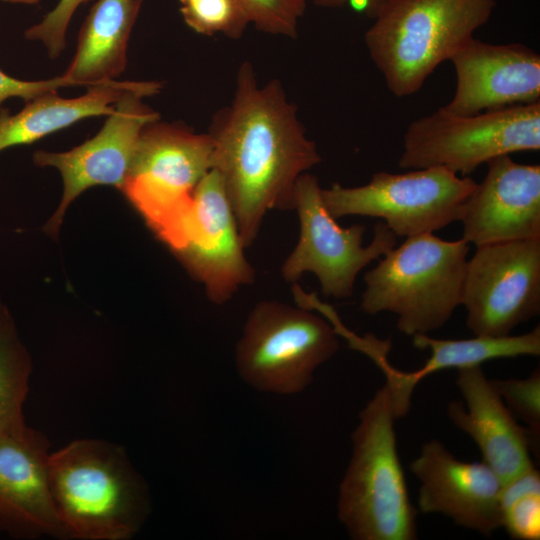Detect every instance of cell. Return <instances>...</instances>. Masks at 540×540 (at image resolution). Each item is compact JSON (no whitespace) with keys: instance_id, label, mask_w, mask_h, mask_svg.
<instances>
[{"instance_id":"obj_5","label":"cell","mask_w":540,"mask_h":540,"mask_svg":"<svg viewBox=\"0 0 540 540\" xmlns=\"http://www.w3.org/2000/svg\"><path fill=\"white\" fill-rule=\"evenodd\" d=\"M469 250L462 238L407 237L365 273L361 310L395 314L398 330L412 337L441 328L461 305Z\"/></svg>"},{"instance_id":"obj_8","label":"cell","mask_w":540,"mask_h":540,"mask_svg":"<svg viewBox=\"0 0 540 540\" xmlns=\"http://www.w3.org/2000/svg\"><path fill=\"white\" fill-rule=\"evenodd\" d=\"M209 133L160 122L141 132L122 192L169 248L193 200L195 188L212 169Z\"/></svg>"},{"instance_id":"obj_1","label":"cell","mask_w":540,"mask_h":540,"mask_svg":"<svg viewBox=\"0 0 540 540\" xmlns=\"http://www.w3.org/2000/svg\"><path fill=\"white\" fill-rule=\"evenodd\" d=\"M212 169L222 179L245 248L255 241L269 210L294 209L298 178L321 162L278 80L263 86L244 62L230 106L209 132Z\"/></svg>"},{"instance_id":"obj_30","label":"cell","mask_w":540,"mask_h":540,"mask_svg":"<svg viewBox=\"0 0 540 540\" xmlns=\"http://www.w3.org/2000/svg\"><path fill=\"white\" fill-rule=\"evenodd\" d=\"M0 1L13 3V4L35 5V4H38L41 0H0Z\"/></svg>"},{"instance_id":"obj_24","label":"cell","mask_w":540,"mask_h":540,"mask_svg":"<svg viewBox=\"0 0 540 540\" xmlns=\"http://www.w3.org/2000/svg\"><path fill=\"white\" fill-rule=\"evenodd\" d=\"M186 25L205 36L239 38L250 25L238 0H179Z\"/></svg>"},{"instance_id":"obj_12","label":"cell","mask_w":540,"mask_h":540,"mask_svg":"<svg viewBox=\"0 0 540 540\" xmlns=\"http://www.w3.org/2000/svg\"><path fill=\"white\" fill-rule=\"evenodd\" d=\"M170 249L204 286L214 304L226 303L241 286L255 280L231 202L216 170L211 169L195 188Z\"/></svg>"},{"instance_id":"obj_15","label":"cell","mask_w":540,"mask_h":540,"mask_svg":"<svg viewBox=\"0 0 540 540\" xmlns=\"http://www.w3.org/2000/svg\"><path fill=\"white\" fill-rule=\"evenodd\" d=\"M419 480L418 506L490 536L501 528L502 481L484 462L457 459L439 440L426 442L410 463Z\"/></svg>"},{"instance_id":"obj_21","label":"cell","mask_w":540,"mask_h":540,"mask_svg":"<svg viewBox=\"0 0 540 540\" xmlns=\"http://www.w3.org/2000/svg\"><path fill=\"white\" fill-rule=\"evenodd\" d=\"M151 83L112 80L88 86L85 94L74 98L59 96L57 91L47 92L26 102L16 114L1 108L0 152L36 142L82 119L107 116L125 92Z\"/></svg>"},{"instance_id":"obj_28","label":"cell","mask_w":540,"mask_h":540,"mask_svg":"<svg viewBox=\"0 0 540 540\" xmlns=\"http://www.w3.org/2000/svg\"><path fill=\"white\" fill-rule=\"evenodd\" d=\"M67 86L69 87V84L62 75L46 80L26 81L14 78L0 69V109L9 98H21L28 102L42 94Z\"/></svg>"},{"instance_id":"obj_4","label":"cell","mask_w":540,"mask_h":540,"mask_svg":"<svg viewBox=\"0 0 540 540\" xmlns=\"http://www.w3.org/2000/svg\"><path fill=\"white\" fill-rule=\"evenodd\" d=\"M393 411L384 384L359 414L337 514L355 540H414L417 510L397 452Z\"/></svg>"},{"instance_id":"obj_25","label":"cell","mask_w":540,"mask_h":540,"mask_svg":"<svg viewBox=\"0 0 540 540\" xmlns=\"http://www.w3.org/2000/svg\"><path fill=\"white\" fill-rule=\"evenodd\" d=\"M249 23L267 34L295 38L309 0H238Z\"/></svg>"},{"instance_id":"obj_6","label":"cell","mask_w":540,"mask_h":540,"mask_svg":"<svg viewBox=\"0 0 540 540\" xmlns=\"http://www.w3.org/2000/svg\"><path fill=\"white\" fill-rule=\"evenodd\" d=\"M338 336L318 312L262 300L248 314L236 344L237 372L260 392L298 394L311 384L315 370L336 354Z\"/></svg>"},{"instance_id":"obj_18","label":"cell","mask_w":540,"mask_h":540,"mask_svg":"<svg viewBox=\"0 0 540 540\" xmlns=\"http://www.w3.org/2000/svg\"><path fill=\"white\" fill-rule=\"evenodd\" d=\"M456 384L464 403L452 401L447 414L469 435L483 461L506 483L533 467L531 453L539 455L528 430L517 423L480 366L458 369Z\"/></svg>"},{"instance_id":"obj_7","label":"cell","mask_w":540,"mask_h":540,"mask_svg":"<svg viewBox=\"0 0 540 540\" xmlns=\"http://www.w3.org/2000/svg\"><path fill=\"white\" fill-rule=\"evenodd\" d=\"M540 149V102L458 115L443 106L412 121L403 136L401 169L442 167L469 176L480 165Z\"/></svg>"},{"instance_id":"obj_20","label":"cell","mask_w":540,"mask_h":540,"mask_svg":"<svg viewBox=\"0 0 540 540\" xmlns=\"http://www.w3.org/2000/svg\"><path fill=\"white\" fill-rule=\"evenodd\" d=\"M144 0H97L83 21L74 56L61 74L69 86L117 80Z\"/></svg>"},{"instance_id":"obj_22","label":"cell","mask_w":540,"mask_h":540,"mask_svg":"<svg viewBox=\"0 0 540 540\" xmlns=\"http://www.w3.org/2000/svg\"><path fill=\"white\" fill-rule=\"evenodd\" d=\"M31 359L11 315L0 302V433L24 426Z\"/></svg>"},{"instance_id":"obj_29","label":"cell","mask_w":540,"mask_h":540,"mask_svg":"<svg viewBox=\"0 0 540 540\" xmlns=\"http://www.w3.org/2000/svg\"><path fill=\"white\" fill-rule=\"evenodd\" d=\"M388 0H314V3L324 8L351 7L357 12L363 13L370 19H373L379 9Z\"/></svg>"},{"instance_id":"obj_14","label":"cell","mask_w":540,"mask_h":540,"mask_svg":"<svg viewBox=\"0 0 540 540\" xmlns=\"http://www.w3.org/2000/svg\"><path fill=\"white\" fill-rule=\"evenodd\" d=\"M455 91L443 107L454 114L540 102V55L523 43L493 44L471 38L449 60Z\"/></svg>"},{"instance_id":"obj_3","label":"cell","mask_w":540,"mask_h":540,"mask_svg":"<svg viewBox=\"0 0 540 540\" xmlns=\"http://www.w3.org/2000/svg\"><path fill=\"white\" fill-rule=\"evenodd\" d=\"M495 7V0H388L365 32V46L388 90L407 97L474 37Z\"/></svg>"},{"instance_id":"obj_23","label":"cell","mask_w":540,"mask_h":540,"mask_svg":"<svg viewBox=\"0 0 540 540\" xmlns=\"http://www.w3.org/2000/svg\"><path fill=\"white\" fill-rule=\"evenodd\" d=\"M500 511L511 538H540V474L534 466L502 485Z\"/></svg>"},{"instance_id":"obj_16","label":"cell","mask_w":540,"mask_h":540,"mask_svg":"<svg viewBox=\"0 0 540 540\" xmlns=\"http://www.w3.org/2000/svg\"><path fill=\"white\" fill-rule=\"evenodd\" d=\"M464 201L462 239L476 247L540 238V166L502 155Z\"/></svg>"},{"instance_id":"obj_11","label":"cell","mask_w":540,"mask_h":540,"mask_svg":"<svg viewBox=\"0 0 540 540\" xmlns=\"http://www.w3.org/2000/svg\"><path fill=\"white\" fill-rule=\"evenodd\" d=\"M461 305L474 336L503 337L540 312V238L476 247Z\"/></svg>"},{"instance_id":"obj_27","label":"cell","mask_w":540,"mask_h":540,"mask_svg":"<svg viewBox=\"0 0 540 540\" xmlns=\"http://www.w3.org/2000/svg\"><path fill=\"white\" fill-rule=\"evenodd\" d=\"M91 0H59L36 24L27 28L24 38L38 41L46 48L51 59L58 58L66 47L69 24L77 9Z\"/></svg>"},{"instance_id":"obj_9","label":"cell","mask_w":540,"mask_h":540,"mask_svg":"<svg viewBox=\"0 0 540 540\" xmlns=\"http://www.w3.org/2000/svg\"><path fill=\"white\" fill-rule=\"evenodd\" d=\"M469 176L442 167L406 173L376 172L367 184L322 188V200L335 218H380L396 235L433 233L459 220L462 205L476 186Z\"/></svg>"},{"instance_id":"obj_13","label":"cell","mask_w":540,"mask_h":540,"mask_svg":"<svg viewBox=\"0 0 540 540\" xmlns=\"http://www.w3.org/2000/svg\"><path fill=\"white\" fill-rule=\"evenodd\" d=\"M161 88V83L152 81L147 87L125 92L98 133L82 144L64 152L34 153L37 166L54 167L63 179L62 200L44 227L46 233L57 236L68 206L90 187L109 185L122 190L142 130L160 118L142 98L157 94Z\"/></svg>"},{"instance_id":"obj_19","label":"cell","mask_w":540,"mask_h":540,"mask_svg":"<svg viewBox=\"0 0 540 540\" xmlns=\"http://www.w3.org/2000/svg\"><path fill=\"white\" fill-rule=\"evenodd\" d=\"M413 344L419 349H428L430 356L422 367L415 371H400L391 366L387 359L390 350L381 345L374 348L369 357L382 369L396 419L407 415L411 396L416 385L425 377L445 369H462L480 366L499 358L538 356L540 354V327L522 335L503 337L475 336L469 339H437L420 334L413 336Z\"/></svg>"},{"instance_id":"obj_26","label":"cell","mask_w":540,"mask_h":540,"mask_svg":"<svg viewBox=\"0 0 540 540\" xmlns=\"http://www.w3.org/2000/svg\"><path fill=\"white\" fill-rule=\"evenodd\" d=\"M514 416L525 424L535 446L540 440V369L524 379L491 380Z\"/></svg>"},{"instance_id":"obj_17","label":"cell","mask_w":540,"mask_h":540,"mask_svg":"<svg viewBox=\"0 0 540 540\" xmlns=\"http://www.w3.org/2000/svg\"><path fill=\"white\" fill-rule=\"evenodd\" d=\"M49 447L26 424L0 433V530L10 537L68 538L51 497Z\"/></svg>"},{"instance_id":"obj_2","label":"cell","mask_w":540,"mask_h":540,"mask_svg":"<svg viewBox=\"0 0 540 540\" xmlns=\"http://www.w3.org/2000/svg\"><path fill=\"white\" fill-rule=\"evenodd\" d=\"M49 485L68 538L127 540L150 512L149 490L125 450L79 439L50 453Z\"/></svg>"},{"instance_id":"obj_10","label":"cell","mask_w":540,"mask_h":540,"mask_svg":"<svg viewBox=\"0 0 540 540\" xmlns=\"http://www.w3.org/2000/svg\"><path fill=\"white\" fill-rule=\"evenodd\" d=\"M318 179L307 173L296 183L294 209L300 224L298 242L281 267L285 281L295 283L313 273L326 297L348 298L360 271L396 246V235L383 222L374 226L371 242L363 245L365 227H341L324 205Z\"/></svg>"}]
</instances>
